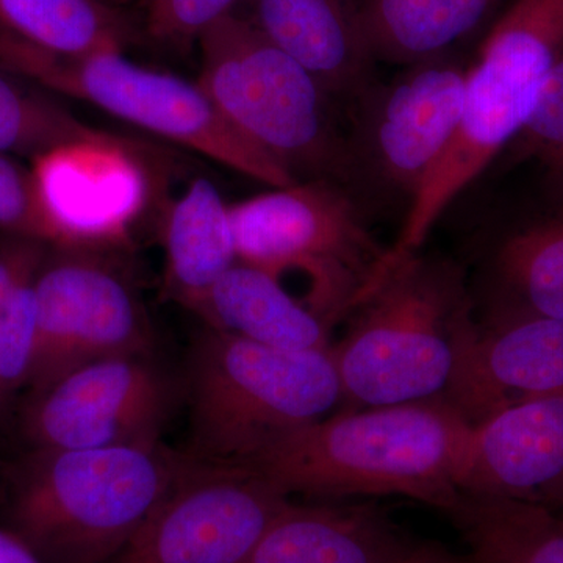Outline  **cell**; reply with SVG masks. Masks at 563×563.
<instances>
[{"instance_id":"6da1fadb","label":"cell","mask_w":563,"mask_h":563,"mask_svg":"<svg viewBox=\"0 0 563 563\" xmlns=\"http://www.w3.org/2000/svg\"><path fill=\"white\" fill-rule=\"evenodd\" d=\"M473 428L443 399L342 409L284 433L243 465L288 498L402 496L448 514L462 495Z\"/></svg>"},{"instance_id":"7a4b0ae2","label":"cell","mask_w":563,"mask_h":563,"mask_svg":"<svg viewBox=\"0 0 563 563\" xmlns=\"http://www.w3.org/2000/svg\"><path fill=\"white\" fill-rule=\"evenodd\" d=\"M332 347L344 410L444 399L477 331L470 274L417 254L393 265Z\"/></svg>"},{"instance_id":"3957f363","label":"cell","mask_w":563,"mask_h":563,"mask_svg":"<svg viewBox=\"0 0 563 563\" xmlns=\"http://www.w3.org/2000/svg\"><path fill=\"white\" fill-rule=\"evenodd\" d=\"M184 459L161 442L35 450L14 477V536L43 563H109L165 498Z\"/></svg>"},{"instance_id":"277c9868","label":"cell","mask_w":563,"mask_h":563,"mask_svg":"<svg viewBox=\"0 0 563 563\" xmlns=\"http://www.w3.org/2000/svg\"><path fill=\"white\" fill-rule=\"evenodd\" d=\"M562 55L563 0H515L466 69L457 129L407 207L388 268L420 252L444 211L509 150Z\"/></svg>"},{"instance_id":"5b68a950","label":"cell","mask_w":563,"mask_h":563,"mask_svg":"<svg viewBox=\"0 0 563 563\" xmlns=\"http://www.w3.org/2000/svg\"><path fill=\"white\" fill-rule=\"evenodd\" d=\"M185 388L187 454L206 462L243 465L342 404L332 350H276L211 328L192 343Z\"/></svg>"},{"instance_id":"8992f818","label":"cell","mask_w":563,"mask_h":563,"mask_svg":"<svg viewBox=\"0 0 563 563\" xmlns=\"http://www.w3.org/2000/svg\"><path fill=\"white\" fill-rule=\"evenodd\" d=\"M240 262L277 280L301 274L303 303L328 325L350 318L384 279L388 251L336 181L302 180L231 206Z\"/></svg>"},{"instance_id":"52a82bcc","label":"cell","mask_w":563,"mask_h":563,"mask_svg":"<svg viewBox=\"0 0 563 563\" xmlns=\"http://www.w3.org/2000/svg\"><path fill=\"white\" fill-rule=\"evenodd\" d=\"M199 44L198 84L240 135L296 181L350 172V147L333 129L328 92L250 20L231 14Z\"/></svg>"},{"instance_id":"ba28073f","label":"cell","mask_w":563,"mask_h":563,"mask_svg":"<svg viewBox=\"0 0 563 563\" xmlns=\"http://www.w3.org/2000/svg\"><path fill=\"white\" fill-rule=\"evenodd\" d=\"M0 66L199 152L266 187L296 184L287 169L232 128L201 85L143 68L122 51L62 57L0 29Z\"/></svg>"},{"instance_id":"9c48e42d","label":"cell","mask_w":563,"mask_h":563,"mask_svg":"<svg viewBox=\"0 0 563 563\" xmlns=\"http://www.w3.org/2000/svg\"><path fill=\"white\" fill-rule=\"evenodd\" d=\"M96 247L51 246L35 279L38 339L29 395L110 357L151 355L150 318L124 274Z\"/></svg>"},{"instance_id":"30bf717a","label":"cell","mask_w":563,"mask_h":563,"mask_svg":"<svg viewBox=\"0 0 563 563\" xmlns=\"http://www.w3.org/2000/svg\"><path fill=\"white\" fill-rule=\"evenodd\" d=\"M290 503L250 466L185 454L165 498L109 563H240Z\"/></svg>"},{"instance_id":"8fae6325","label":"cell","mask_w":563,"mask_h":563,"mask_svg":"<svg viewBox=\"0 0 563 563\" xmlns=\"http://www.w3.org/2000/svg\"><path fill=\"white\" fill-rule=\"evenodd\" d=\"M176 399L151 355L102 358L29 395L22 426L35 450L155 443Z\"/></svg>"},{"instance_id":"7c38bea8","label":"cell","mask_w":563,"mask_h":563,"mask_svg":"<svg viewBox=\"0 0 563 563\" xmlns=\"http://www.w3.org/2000/svg\"><path fill=\"white\" fill-rule=\"evenodd\" d=\"M466 69L446 55L429 58L373 95L351 165H362L373 180L410 206L453 140Z\"/></svg>"},{"instance_id":"4fadbf2b","label":"cell","mask_w":563,"mask_h":563,"mask_svg":"<svg viewBox=\"0 0 563 563\" xmlns=\"http://www.w3.org/2000/svg\"><path fill=\"white\" fill-rule=\"evenodd\" d=\"M561 395L563 320L518 314L477 318L443 401L476 426L510 407Z\"/></svg>"},{"instance_id":"5bb4252c","label":"cell","mask_w":563,"mask_h":563,"mask_svg":"<svg viewBox=\"0 0 563 563\" xmlns=\"http://www.w3.org/2000/svg\"><path fill=\"white\" fill-rule=\"evenodd\" d=\"M32 173L62 246L121 239L143 201V173L128 143L58 147L33 158Z\"/></svg>"},{"instance_id":"9a60e30c","label":"cell","mask_w":563,"mask_h":563,"mask_svg":"<svg viewBox=\"0 0 563 563\" xmlns=\"http://www.w3.org/2000/svg\"><path fill=\"white\" fill-rule=\"evenodd\" d=\"M461 490L563 514V395L510 407L474 426Z\"/></svg>"},{"instance_id":"2e32d148","label":"cell","mask_w":563,"mask_h":563,"mask_svg":"<svg viewBox=\"0 0 563 563\" xmlns=\"http://www.w3.org/2000/svg\"><path fill=\"white\" fill-rule=\"evenodd\" d=\"M444 547L372 503H290L240 563H415Z\"/></svg>"},{"instance_id":"e0dca14e","label":"cell","mask_w":563,"mask_h":563,"mask_svg":"<svg viewBox=\"0 0 563 563\" xmlns=\"http://www.w3.org/2000/svg\"><path fill=\"white\" fill-rule=\"evenodd\" d=\"M252 24L325 92L357 90L373 55L352 0H251Z\"/></svg>"},{"instance_id":"ac0fdd59","label":"cell","mask_w":563,"mask_h":563,"mask_svg":"<svg viewBox=\"0 0 563 563\" xmlns=\"http://www.w3.org/2000/svg\"><path fill=\"white\" fill-rule=\"evenodd\" d=\"M474 263L483 282L481 320L518 314L563 320V213L496 236Z\"/></svg>"},{"instance_id":"d6986e66","label":"cell","mask_w":563,"mask_h":563,"mask_svg":"<svg viewBox=\"0 0 563 563\" xmlns=\"http://www.w3.org/2000/svg\"><path fill=\"white\" fill-rule=\"evenodd\" d=\"M192 312L214 331L285 351L332 350L331 325L295 298L280 280L236 262Z\"/></svg>"},{"instance_id":"ffe728a7","label":"cell","mask_w":563,"mask_h":563,"mask_svg":"<svg viewBox=\"0 0 563 563\" xmlns=\"http://www.w3.org/2000/svg\"><path fill=\"white\" fill-rule=\"evenodd\" d=\"M165 250L166 288L190 310L239 262L231 206L210 180H192L173 203L166 217Z\"/></svg>"},{"instance_id":"44dd1931","label":"cell","mask_w":563,"mask_h":563,"mask_svg":"<svg viewBox=\"0 0 563 563\" xmlns=\"http://www.w3.org/2000/svg\"><path fill=\"white\" fill-rule=\"evenodd\" d=\"M503 0H366L363 31L373 57L415 65L442 57Z\"/></svg>"},{"instance_id":"7402d4cb","label":"cell","mask_w":563,"mask_h":563,"mask_svg":"<svg viewBox=\"0 0 563 563\" xmlns=\"http://www.w3.org/2000/svg\"><path fill=\"white\" fill-rule=\"evenodd\" d=\"M446 515L474 563H563V514L517 499L462 493Z\"/></svg>"},{"instance_id":"603a6c76","label":"cell","mask_w":563,"mask_h":563,"mask_svg":"<svg viewBox=\"0 0 563 563\" xmlns=\"http://www.w3.org/2000/svg\"><path fill=\"white\" fill-rule=\"evenodd\" d=\"M0 29L62 57L122 51L128 40L124 21L101 0H0Z\"/></svg>"},{"instance_id":"cb8c5ba5","label":"cell","mask_w":563,"mask_h":563,"mask_svg":"<svg viewBox=\"0 0 563 563\" xmlns=\"http://www.w3.org/2000/svg\"><path fill=\"white\" fill-rule=\"evenodd\" d=\"M0 66V154L33 158L73 144L128 143L77 120L58 103L21 87Z\"/></svg>"},{"instance_id":"d4e9b609","label":"cell","mask_w":563,"mask_h":563,"mask_svg":"<svg viewBox=\"0 0 563 563\" xmlns=\"http://www.w3.org/2000/svg\"><path fill=\"white\" fill-rule=\"evenodd\" d=\"M515 161H536L563 188V55L544 81L531 118L510 144Z\"/></svg>"},{"instance_id":"484cf974","label":"cell","mask_w":563,"mask_h":563,"mask_svg":"<svg viewBox=\"0 0 563 563\" xmlns=\"http://www.w3.org/2000/svg\"><path fill=\"white\" fill-rule=\"evenodd\" d=\"M38 339L35 282L22 288L0 318V409L27 387Z\"/></svg>"},{"instance_id":"4316f807","label":"cell","mask_w":563,"mask_h":563,"mask_svg":"<svg viewBox=\"0 0 563 563\" xmlns=\"http://www.w3.org/2000/svg\"><path fill=\"white\" fill-rule=\"evenodd\" d=\"M0 231L62 246L60 233L44 210L32 169L3 154H0Z\"/></svg>"},{"instance_id":"83f0119b","label":"cell","mask_w":563,"mask_h":563,"mask_svg":"<svg viewBox=\"0 0 563 563\" xmlns=\"http://www.w3.org/2000/svg\"><path fill=\"white\" fill-rule=\"evenodd\" d=\"M242 0H147V32L158 43L187 46L231 16Z\"/></svg>"},{"instance_id":"f1b7e54d","label":"cell","mask_w":563,"mask_h":563,"mask_svg":"<svg viewBox=\"0 0 563 563\" xmlns=\"http://www.w3.org/2000/svg\"><path fill=\"white\" fill-rule=\"evenodd\" d=\"M52 244L20 233L2 232L0 236V318L14 296L38 276Z\"/></svg>"},{"instance_id":"f546056e","label":"cell","mask_w":563,"mask_h":563,"mask_svg":"<svg viewBox=\"0 0 563 563\" xmlns=\"http://www.w3.org/2000/svg\"><path fill=\"white\" fill-rule=\"evenodd\" d=\"M0 563H43L14 533L0 531Z\"/></svg>"},{"instance_id":"4dcf8cb0","label":"cell","mask_w":563,"mask_h":563,"mask_svg":"<svg viewBox=\"0 0 563 563\" xmlns=\"http://www.w3.org/2000/svg\"><path fill=\"white\" fill-rule=\"evenodd\" d=\"M415 563H474L473 559L466 555H459L451 553L446 548H443L440 553L431 555V558L422 559V561H418Z\"/></svg>"}]
</instances>
